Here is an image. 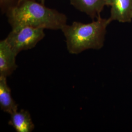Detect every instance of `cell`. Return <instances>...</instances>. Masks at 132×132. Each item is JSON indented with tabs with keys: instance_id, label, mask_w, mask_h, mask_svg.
<instances>
[{
	"instance_id": "52a82bcc",
	"label": "cell",
	"mask_w": 132,
	"mask_h": 132,
	"mask_svg": "<svg viewBox=\"0 0 132 132\" xmlns=\"http://www.w3.org/2000/svg\"><path fill=\"white\" fill-rule=\"evenodd\" d=\"M9 124L17 132H31L35 128L29 112L23 109L10 114Z\"/></svg>"
},
{
	"instance_id": "7a4b0ae2",
	"label": "cell",
	"mask_w": 132,
	"mask_h": 132,
	"mask_svg": "<svg viewBox=\"0 0 132 132\" xmlns=\"http://www.w3.org/2000/svg\"><path fill=\"white\" fill-rule=\"evenodd\" d=\"M112 22L101 16L90 23L73 22L66 24L61 31L66 39L69 52L78 54L88 50H100L104 46L107 28Z\"/></svg>"
},
{
	"instance_id": "30bf717a",
	"label": "cell",
	"mask_w": 132,
	"mask_h": 132,
	"mask_svg": "<svg viewBox=\"0 0 132 132\" xmlns=\"http://www.w3.org/2000/svg\"><path fill=\"white\" fill-rule=\"evenodd\" d=\"M37 1H38V2L42 4L43 5H45V2L46 0H36Z\"/></svg>"
},
{
	"instance_id": "9c48e42d",
	"label": "cell",
	"mask_w": 132,
	"mask_h": 132,
	"mask_svg": "<svg viewBox=\"0 0 132 132\" xmlns=\"http://www.w3.org/2000/svg\"><path fill=\"white\" fill-rule=\"evenodd\" d=\"M21 0H0V9L2 13L7 11L19 4Z\"/></svg>"
},
{
	"instance_id": "277c9868",
	"label": "cell",
	"mask_w": 132,
	"mask_h": 132,
	"mask_svg": "<svg viewBox=\"0 0 132 132\" xmlns=\"http://www.w3.org/2000/svg\"><path fill=\"white\" fill-rule=\"evenodd\" d=\"M17 55L5 39L0 41V76L7 77L16 70Z\"/></svg>"
},
{
	"instance_id": "8992f818",
	"label": "cell",
	"mask_w": 132,
	"mask_h": 132,
	"mask_svg": "<svg viewBox=\"0 0 132 132\" xmlns=\"http://www.w3.org/2000/svg\"><path fill=\"white\" fill-rule=\"evenodd\" d=\"M70 2L76 10L93 20L100 17V13L107 6V0H70Z\"/></svg>"
},
{
	"instance_id": "6da1fadb",
	"label": "cell",
	"mask_w": 132,
	"mask_h": 132,
	"mask_svg": "<svg viewBox=\"0 0 132 132\" xmlns=\"http://www.w3.org/2000/svg\"><path fill=\"white\" fill-rule=\"evenodd\" d=\"M5 14L12 29L30 26L61 30L67 22L66 15L48 8L36 0H21Z\"/></svg>"
},
{
	"instance_id": "ba28073f",
	"label": "cell",
	"mask_w": 132,
	"mask_h": 132,
	"mask_svg": "<svg viewBox=\"0 0 132 132\" xmlns=\"http://www.w3.org/2000/svg\"><path fill=\"white\" fill-rule=\"evenodd\" d=\"M6 78L0 76V108L3 112L11 114L18 110V105L12 97Z\"/></svg>"
},
{
	"instance_id": "3957f363",
	"label": "cell",
	"mask_w": 132,
	"mask_h": 132,
	"mask_svg": "<svg viewBox=\"0 0 132 132\" xmlns=\"http://www.w3.org/2000/svg\"><path fill=\"white\" fill-rule=\"evenodd\" d=\"M43 28L24 26L12 29L5 40L18 54L19 52L32 49L45 36Z\"/></svg>"
},
{
	"instance_id": "5b68a950",
	"label": "cell",
	"mask_w": 132,
	"mask_h": 132,
	"mask_svg": "<svg viewBox=\"0 0 132 132\" xmlns=\"http://www.w3.org/2000/svg\"><path fill=\"white\" fill-rule=\"evenodd\" d=\"M107 6L111 7V21L125 23L132 21V0H107Z\"/></svg>"
}]
</instances>
